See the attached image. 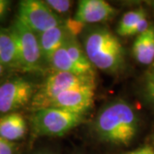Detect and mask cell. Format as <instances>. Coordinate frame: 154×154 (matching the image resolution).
I'll use <instances>...</instances> for the list:
<instances>
[{"label": "cell", "instance_id": "cell-1", "mask_svg": "<svg viewBox=\"0 0 154 154\" xmlns=\"http://www.w3.org/2000/svg\"><path fill=\"white\" fill-rule=\"evenodd\" d=\"M139 128L136 112L125 101L111 102L100 110L94 128L102 140L117 145H128L135 137Z\"/></svg>", "mask_w": 154, "mask_h": 154}, {"label": "cell", "instance_id": "cell-2", "mask_svg": "<svg viewBox=\"0 0 154 154\" xmlns=\"http://www.w3.org/2000/svg\"><path fill=\"white\" fill-rule=\"evenodd\" d=\"M84 51L93 66L106 72H117L124 63V48L108 29L95 28L86 35Z\"/></svg>", "mask_w": 154, "mask_h": 154}, {"label": "cell", "instance_id": "cell-3", "mask_svg": "<svg viewBox=\"0 0 154 154\" xmlns=\"http://www.w3.org/2000/svg\"><path fill=\"white\" fill-rule=\"evenodd\" d=\"M82 121V114L54 107L34 110L31 119L33 133L40 136H63Z\"/></svg>", "mask_w": 154, "mask_h": 154}, {"label": "cell", "instance_id": "cell-4", "mask_svg": "<svg viewBox=\"0 0 154 154\" xmlns=\"http://www.w3.org/2000/svg\"><path fill=\"white\" fill-rule=\"evenodd\" d=\"M93 85H96L95 76L54 71L45 79L38 91L35 92L32 99V106L34 110L47 108L51 101L61 93L77 87Z\"/></svg>", "mask_w": 154, "mask_h": 154}, {"label": "cell", "instance_id": "cell-5", "mask_svg": "<svg viewBox=\"0 0 154 154\" xmlns=\"http://www.w3.org/2000/svg\"><path fill=\"white\" fill-rule=\"evenodd\" d=\"M11 30L17 42L19 69L28 72L39 70L43 56L38 35L17 18Z\"/></svg>", "mask_w": 154, "mask_h": 154}, {"label": "cell", "instance_id": "cell-6", "mask_svg": "<svg viewBox=\"0 0 154 154\" xmlns=\"http://www.w3.org/2000/svg\"><path fill=\"white\" fill-rule=\"evenodd\" d=\"M17 19L38 34L63 25L57 14L45 1L39 0L21 1Z\"/></svg>", "mask_w": 154, "mask_h": 154}, {"label": "cell", "instance_id": "cell-7", "mask_svg": "<svg viewBox=\"0 0 154 154\" xmlns=\"http://www.w3.org/2000/svg\"><path fill=\"white\" fill-rule=\"evenodd\" d=\"M33 84L17 77L0 84V112L12 113L32 101L34 96Z\"/></svg>", "mask_w": 154, "mask_h": 154}, {"label": "cell", "instance_id": "cell-8", "mask_svg": "<svg viewBox=\"0 0 154 154\" xmlns=\"http://www.w3.org/2000/svg\"><path fill=\"white\" fill-rule=\"evenodd\" d=\"M95 88L96 85L69 89L58 94L51 101L49 107L58 108L83 115L94 104Z\"/></svg>", "mask_w": 154, "mask_h": 154}, {"label": "cell", "instance_id": "cell-9", "mask_svg": "<svg viewBox=\"0 0 154 154\" xmlns=\"http://www.w3.org/2000/svg\"><path fill=\"white\" fill-rule=\"evenodd\" d=\"M115 13V8L106 1L81 0L74 17L85 24L99 23L110 20Z\"/></svg>", "mask_w": 154, "mask_h": 154}, {"label": "cell", "instance_id": "cell-10", "mask_svg": "<svg viewBox=\"0 0 154 154\" xmlns=\"http://www.w3.org/2000/svg\"><path fill=\"white\" fill-rule=\"evenodd\" d=\"M68 36L69 33L63 24L38 33V38L43 59L49 63L53 54L65 44Z\"/></svg>", "mask_w": 154, "mask_h": 154}, {"label": "cell", "instance_id": "cell-11", "mask_svg": "<svg viewBox=\"0 0 154 154\" xmlns=\"http://www.w3.org/2000/svg\"><path fill=\"white\" fill-rule=\"evenodd\" d=\"M26 132L27 123L22 114L12 112L0 117V137L15 142L24 137Z\"/></svg>", "mask_w": 154, "mask_h": 154}, {"label": "cell", "instance_id": "cell-12", "mask_svg": "<svg viewBox=\"0 0 154 154\" xmlns=\"http://www.w3.org/2000/svg\"><path fill=\"white\" fill-rule=\"evenodd\" d=\"M133 54L138 63L148 65L154 61V26L136 36L133 44Z\"/></svg>", "mask_w": 154, "mask_h": 154}, {"label": "cell", "instance_id": "cell-13", "mask_svg": "<svg viewBox=\"0 0 154 154\" xmlns=\"http://www.w3.org/2000/svg\"><path fill=\"white\" fill-rule=\"evenodd\" d=\"M0 64L5 69H19L17 42L11 28H0Z\"/></svg>", "mask_w": 154, "mask_h": 154}, {"label": "cell", "instance_id": "cell-14", "mask_svg": "<svg viewBox=\"0 0 154 154\" xmlns=\"http://www.w3.org/2000/svg\"><path fill=\"white\" fill-rule=\"evenodd\" d=\"M64 46L72 60L76 63L85 75L95 76L93 64L88 60L85 51L77 42L75 38L69 35Z\"/></svg>", "mask_w": 154, "mask_h": 154}, {"label": "cell", "instance_id": "cell-15", "mask_svg": "<svg viewBox=\"0 0 154 154\" xmlns=\"http://www.w3.org/2000/svg\"><path fill=\"white\" fill-rule=\"evenodd\" d=\"M49 63L54 69V71L68 72L79 75H87L83 73L82 70L78 67L76 63L72 60L64 45L53 54ZM87 76H91V75H87Z\"/></svg>", "mask_w": 154, "mask_h": 154}, {"label": "cell", "instance_id": "cell-16", "mask_svg": "<svg viewBox=\"0 0 154 154\" xmlns=\"http://www.w3.org/2000/svg\"><path fill=\"white\" fill-rule=\"evenodd\" d=\"M146 17V12L142 8L133 10L126 12L121 18L118 27L117 33L121 36H128L129 31L134 28L140 21Z\"/></svg>", "mask_w": 154, "mask_h": 154}, {"label": "cell", "instance_id": "cell-17", "mask_svg": "<svg viewBox=\"0 0 154 154\" xmlns=\"http://www.w3.org/2000/svg\"><path fill=\"white\" fill-rule=\"evenodd\" d=\"M63 25L69 35L74 38H75L77 35H79L82 33L83 31V28L85 27V23L78 21L75 17L67 19Z\"/></svg>", "mask_w": 154, "mask_h": 154}, {"label": "cell", "instance_id": "cell-18", "mask_svg": "<svg viewBox=\"0 0 154 154\" xmlns=\"http://www.w3.org/2000/svg\"><path fill=\"white\" fill-rule=\"evenodd\" d=\"M45 2L56 14L67 13L72 5V2L69 0H46Z\"/></svg>", "mask_w": 154, "mask_h": 154}, {"label": "cell", "instance_id": "cell-19", "mask_svg": "<svg viewBox=\"0 0 154 154\" xmlns=\"http://www.w3.org/2000/svg\"><path fill=\"white\" fill-rule=\"evenodd\" d=\"M16 144L0 137V154H15Z\"/></svg>", "mask_w": 154, "mask_h": 154}, {"label": "cell", "instance_id": "cell-20", "mask_svg": "<svg viewBox=\"0 0 154 154\" xmlns=\"http://www.w3.org/2000/svg\"><path fill=\"white\" fill-rule=\"evenodd\" d=\"M146 93L148 99L154 104V69L149 74L146 82Z\"/></svg>", "mask_w": 154, "mask_h": 154}, {"label": "cell", "instance_id": "cell-21", "mask_svg": "<svg viewBox=\"0 0 154 154\" xmlns=\"http://www.w3.org/2000/svg\"><path fill=\"white\" fill-rule=\"evenodd\" d=\"M11 2L8 0H0V20L3 19L4 17L8 12L11 7Z\"/></svg>", "mask_w": 154, "mask_h": 154}, {"label": "cell", "instance_id": "cell-22", "mask_svg": "<svg viewBox=\"0 0 154 154\" xmlns=\"http://www.w3.org/2000/svg\"><path fill=\"white\" fill-rule=\"evenodd\" d=\"M126 154H154V149L150 146H145Z\"/></svg>", "mask_w": 154, "mask_h": 154}, {"label": "cell", "instance_id": "cell-23", "mask_svg": "<svg viewBox=\"0 0 154 154\" xmlns=\"http://www.w3.org/2000/svg\"><path fill=\"white\" fill-rule=\"evenodd\" d=\"M5 68L2 64H0V78L3 76V75L5 74Z\"/></svg>", "mask_w": 154, "mask_h": 154}, {"label": "cell", "instance_id": "cell-24", "mask_svg": "<svg viewBox=\"0 0 154 154\" xmlns=\"http://www.w3.org/2000/svg\"><path fill=\"white\" fill-rule=\"evenodd\" d=\"M39 154H45V153H39Z\"/></svg>", "mask_w": 154, "mask_h": 154}]
</instances>
